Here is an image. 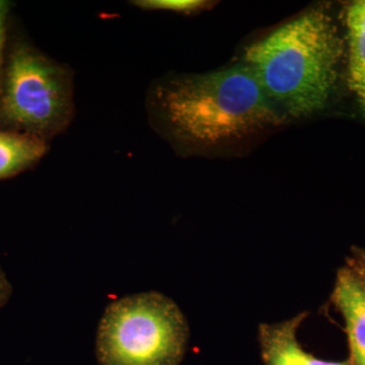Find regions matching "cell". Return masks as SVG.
<instances>
[{
  "label": "cell",
  "instance_id": "cell-1",
  "mask_svg": "<svg viewBox=\"0 0 365 365\" xmlns=\"http://www.w3.org/2000/svg\"><path fill=\"white\" fill-rule=\"evenodd\" d=\"M344 61V35L323 9L281 26L250 46L244 56L278 111L295 119L325 109Z\"/></svg>",
  "mask_w": 365,
  "mask_h": 365
},
{
  "label": "cell",
  "instance_id": "cell-2",
  "mask_svg": "<svg viewBox=\"0 0 365 365\" xmlns=\"http://www.w3.org/2000/svg\"><path fill=\"white\" fill-rule=\"evenodd\" d=\"M155 107L174 138L200 150L237 143L283 118L246 64L170 79Z\"/></svg>",
  "mask_w": 365,
  "mask_h": 365
},
{
  "label": "cell",
  "instance_id": "cell-3",
  "mask_svg": "<svg viewBox=\"0 0 365 365\" xmlns=\"http://www.w3.org/2000/svg\"><path fill=\"white\" fill-rule=\"evenodd\" d=\"M188 339V322L176 302L160 292H143L106 309L97 356L101 365H180Z\"/></svg>",
  "mask_w": 365,
  "mask_h": 365
},
{
  "label": "cell",
  "instance_id": "cell-4",
  "mask_svg": "<svg viewBox=\"0 0 365 365\" xmlns=\"http://www.w3.org/2000/svg\"><path fill=\"white\" fill-rule=\"evenodd\" d=\"M2 110L9 121L29 130H58L71 113L66 71L33 50H16L9 63Z\"/></svg>",
  "mask_w": 365,
  "mask_h": 365
},
{
  "label": "cell",
  "instance_id": "cell-5",
  "mask_svg": "<svg viewBox=\"0 0 365 365\" xmlns=\"http://www.w3.org/2000/svg\"><path fill=\"white\" fill-rule=\"evenodd\" d=\"M332 300L344 318L351 365H365V285L350 264L340 269Z\"/></svg>",
  "mask_w": 365,
  "mask_h": 365
},
{
  "label": "cell",
  "instance_id": "cell-6",
  "mask_svg": "<svg viewBox=\"0 0 365 365\" xmlns=\"http://www.w3.org/2000/svg\"><path fill=\"white\" fill-rule=\"evenodd\" d=\"M309 313L259 326V343L265 365H351L348 361H328L306 351L297 340V331Z\"/></svg>",
  "mask_w": 365,
  "mask_h": 365
},
{
  "label": "cell",
  "instance_id": "cell-7",
  "mask_svg": "<svg viewBox=\"0 0 365 365\" xmlns=\"http://www.w3.org/2000/svg\"><path fill=\"white\" fill-rule=\"evenodd\" d=\"M343 25L346 81L365 117V0H355L345 6Z\"/></svg>",
  "mask_w": 365,
  "mask_h": 365
},
{
  "label": "cell",
  "instance_id": "cell-8",
  "mask_svg": "<svg viewBox=\"0 0 365 365\" xmlns=\"http://www.w3.org/2000/svg\"><path fill=\"white\" fill-rule=\"evenodd\" d=\"M45 151L44 143L37 137L0 132V179L30 167Z\"/></svg>",
  "mask_w": 365,
  "mask_h": 365
},
{
  "label": "cell",
  "instance_id": "cell-9",
  "mask_svg": "<svg viewBox=\"0 0 365 365\" xmlns=\"http://www.w3.org/2000/svg\"><path fill=\"white\" fill-rule=\"evenodd\" d=\"M210 2L202 0H139L137 6L146 9H163L177 13H194L207 6Z\"/></svg>",
  "mask_w": 365,
  "mask_h": 365
},
{
  "label": "cell",
  "instance_id": "cell-10",
  "mask_svg": "<svg viewBox=\"0 0 365 365\" xmlns=\"http://www.w3.org/2000/svg\"><path fill=\"white\" fill-rule=\"evenodd\" d=\"M348 264L352 266V268L356 271L359 277L361 278L362 282L365 285V251L357 250L355 252L354 256L350 258L347 262Z\"/></svg>",
  "mask_w": 365,
  "mask_h": 365
},
{
  "label": "cell",
  "instance_id": "cell-11",
  "mask_svg": "<svg viewBox=\"0 0 365 365\" xmlns=\"http://www.w3.org/2000/svg\"><path fill=\"white\" fill-rule=\"evenodd\" d=\"M6 2L0 1V64H1L2 47H4V29H6Z\"/></svg>",
  "mask_w": 365,
  "mask_h": 365
},
{
  "label": "cell",
  "instance_id": "cell-12",
  "mask_svg": "<svg viewBox=\"0 0 365 365\" xmlns=\"http://www.w3.org/2000/svg\"><path fill=\"white\" fill-rule=\"evenodd\" d=\"M9 287L4 276L0 274V306L4 304V300L6 299L7 295H9Z\"/></svg>",
  "mask_w": 365,
  "mask_h": 365
}]
</instances>
